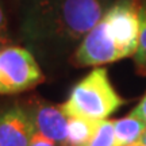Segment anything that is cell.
Returning a JSON list of instances; mask_svg holds the SVG:
<instances>
[{"label":"cell","instance_id":"6da1fadb","mask_svg":"<svg viewBox=\"0 0 146 146\" xmlns=\"http://www.w3.org/2000/svg\"><path fill=\"white\" fill-rule=\"evenodd\" d=\"M118 0H15L16 31L45 60L73 54L78 43Z\"/></svg>","mask_w":146,"mask_h":146},{"label":"cell","instance_id":"7a4b0ae2","mask_svg":"<svg viewBox=\"0 0 146 146\" xmlns=\"http://www.w3.org/2000/svg\"><path fill=\"white\" fill-rule=\"evenodd\" d=\"M139 0H118L73 53L78 66H100L134 56L139 36Z\"/></svg>","mask_w":146,"mask_h":146},{"label":"cell","instance_id":"3957f363","mask_svg":"<svg viewBox=\"0 0 146 146\" xmlns=\"http://www.w3.org/2000/svg\"><path fill=\"white\" fill-rule=\"evenodd\" d=\"M123 104L125 99L114 88L107 69L99 66L74 84L61 107L68 116L100 122L108 119Z\"/></svg>","mask_w":146,"mask_h":146},{"label":"cell","instance_id":"277c9868","mask_svg":"<svg viewBox=\"0 0 146 146\" xmlns=\"http://www.w3.org/2000/svg\"><path fill=\"white\" fill-rule=\"evenodd\" d=\"M43 81V72L35 54L26 46L0 47V95L26 92Z\"/></svg>","mask_w":146,"mask_h":146},{"label":"cell","instance_id":"5b68a950","mask_svg":"<svg viewBox=\"0 0 146 146\" xmlns=\"http://www.w3.org/2000/svg\"><path fill=\"white\" fill-rule=\"evenodd\" d=\"M35 134L26 106L14 103L0 108V146H29Z\"/></svg>","mask_w":146,"mask_h":146},{"label":"cell","instance_id":"8992f818","mask_svg":"<svg viewBox=\"0 0 146 146\" xmlns=\"http://www.w3.org/2000/svg\"><path fill=\"white\" fill-rule=\"evenodd\" d=\"M26 107L35 126V133L57 142L60 146L65 145L68 137L69 116L64 112L61 106L34 100Z\"/></svg>","mask_w":146,"mask_h":146},{"label":"cell","instance_id":"52a82bcc","mask_svg":"<svg viewBox=\"0 0 146 146\" xmlns=\"http://www.w3.org/2000/svg\"><path fill=\"white\" fill-rule=\"evenodd\" d=\"M114 129L119 146L137 145L146 130V122L134 108L129 115L114 120Z\"/></svg>","mask_w":146,"mask_h":146},{"label":"cell","instance_id":"ba28073f","mask_svg":"<svg viewBox=\"0 0 146 146\" xmlns=\"http://www.w3.org/2000/svg\"><path fill=\"white\" fill-rule=\"evenodd\" d=\"M100 122L78 116H69L68 137L64 146H84L92 138Z\"/></svg>","mask_w":146,"mask_h":146},{"label":"cell","instance_id":"9c48e42d","mask_svg":"<svg viewBox=\"0 0 146 146\" xmlns=\"http://www.w3.org/2000/svg\"><path fill=\"white\" fill-rule=\"evenodd\" d=\"M134 61L137 70L141 74H146V0L141 3L139 8V36Z\"/></svg>","mask_w":146,"mask_h":146},{"label":"cell","instance_id":"30bf717a","mask_svg":"<svg viewBox=\"0 0 146 146\" xmlns=\"http://www.w3.org/2000/svg\"><path fill=\"white\" fill-rule=\"evenodd\" d=\"M84 146H119L116 141V135H115L114 120H102L92 138Z\"/></svg>","mask_w":146,"mask_h":146},{"label":"cell","instance_id":"8fae6325","mask_svg":"<svg viewBox=\"0 0 146 146\" xmlns=\"http://www.w3.org/2000/svg\"><path fill=\"white\" fill-rule=\"evenodd\" d=\"M11 43L10 18L5 0H0V47Z\"/></svg>","mask_w":146,"mask_h":146},{"label":"cell","instance_id":"7c38bea8","mask_svg":"<svg viewBox=\"0 0 146 146\" xmlns=\"http://www.w3.org/2000/svg\"><path fill=\"white\" fill-rule=\"evenodd\" d=\"M29 146H60V145H58L57 142L52 141V139L46 138L45 135L39 134V133H35Z\"/></svg>","mask_w":146,"mask_h":146},{"label":"cell","instance_id":"4fadbf2b","mask_svg":"<svg viewBox=\"0 0 146 146\" xmlns=\"http://www.w3.org/2000/svg\"><path fill=\"white\" fill-rule=\"evenodd\" d=\"M135 111L141 115L142 118H143V120L146 122V94H145V96L141 99V102L138 103V106L135 107Z\"/></svg>","mask_w":146,"mask_h":146},{"label":"cell","instance_id":"5bb4252c","mask_svg":"<svg viewBox=\"0 0 146 146\" xmlns=\"http://www.w3.org/2000/svg\"><path fill=\"white\" fill-rule=\"evenodd\" d=\"M137 145L139 146H146V130L143 131V134L141 135V138H139V141H138V143Z\"/></svg>","mask_w":146,"mask_h":146},{"label":"cell","instance_id":"9a60e30c","mask_svg":"<svg viewBox=\"0 0 146 146\" xmlns=\"http://www.w3.org/2000/svg\"><path fill=\"white\" fill-rule=\"evenodd\" d=\"M131 146H139V145H131Z\"/></svg>","mask_w":146,"mask_h":146}]
</instances>
